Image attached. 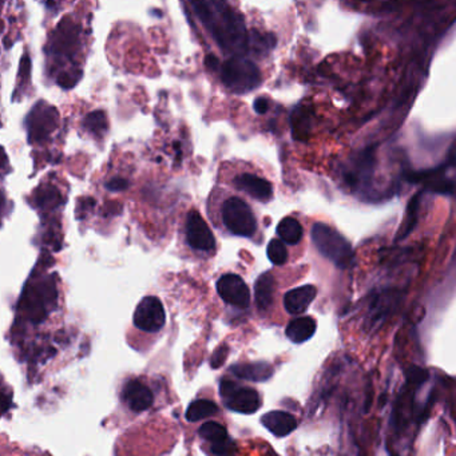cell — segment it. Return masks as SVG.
<instances>
[{"instance_id":"6da1fadb","label":"cell","mask_w":456,"mask_h":456,"mask_svg":"<svg viewBox=\"0 0 456 456\" xmlns=\"http://www.w3.org/2000/svg\"><path fill=\"white\" fill-rule=\"evenodd\" d=\"M196 14L205 27L212 32L214 41L222 51L244 57L249 51V35L247 26L236 11L222 1L191 3Z\"/></svg>"},{"instance_id":"7a4b0ae2","label":"cell","mask_w":456,"mask_h":456,"mask_svg":"<svg viewBox=\"0 0 456 456\" xmlns=\"http://www.w3.org/2000/svg\"><path fill=\"white\" fill-rule=\"evenodd\" d=\"M311 237L316 249L336 267L344 269L349 265L353 257L352 247L344 237L330 228V225L317 222L312 226Z\"/></svg>"},{"instance_id":"3957f363","label":"cell","mask_w":456,"mask_h":456,"mask_svg":"<svg viewBox=\"0 0 456 456\" xmlns=\"http://www.w3.org/2000/svg\"><path fill=\"white\" fill-rule=\"evenodd\" d=\"M222 82L236 94H245L261 83V73L257 64L245 57H232L222 64Z\"/></svg>"},{"instance_id":"277c9868","label":"cell","mask_w":456,"mask_h":456,"mask_svg":"<svg viewBox=\"0 0 456 456\" xmlns=\"http://www.w3.org/2000/svg\"><path fill=\"white\" fill-rule=\"evenodd\" d=\"M222 220L226 229L240 237H252L257 230V221L252 209L238 197H230L222 206Z\"/></svg>"},{"instance_id":"5b68a950","label":"cell","mask_w":456,"mask_h":456,"mask_svg":"<svg viewBox=\"0 0 456 456\" xmlns=\"http://www.w3.org/2000/svg\"><path fill=\"white\" fill-rule=\"evenodd\" d=\"M220 395L225 406L238 413L252 415L261 407V397L256 390L238 385L228 378L221 381Z\"/></svg>"},{"instance_id":"8992f818","label":"cell","mask_w":456,"mask_h":456,"mask_svg":"<svg viewBox=\"0 0 456 456\" xmlns=\"http://www.w3.org/2000/svg\"><path fill=\"white\" fill-rule=\"evenodd\" d=\"M166 314L161 300L147 296L141 300L134 312V325L149 333H157L165 327Z\"/></svg>"},{"instance_id":"52a82bcc","label":"cell","mask_w":456,"mask_h":456,"mask_svg":"<svg viewBox=\"0 0 456 456\" xmlns=\"http://www.w3.org/2000/svg\"><path fill=\"white\" fill-rule=\"evenodd\" d=\"M59 115L58 111L46 103H38L27 118L29 138L31 142H42L47 140L52 131L58 126Z\"/></svg>"},{"instance_id":"ba28073f","label":"cell","mask_w":456,"mask_h":456,"mask_svg":"<svg viewBox=\"0 0 456 456\" xmlns=\"http://www.w3.org/2000/svg\"><path fill=\"white\" fill-rule=\"evenodd\" d=\"M217 292L226 304L247 309L251 304V292L245 281L235 273L223 274L217 281Z\"/></svg>"},{"instance_id":"9c48e42d","label":"cell","mask_w":456,"mask_h":456,"mask_svg":"<svg viewBox=\"0 0 456 456\" xmlns=\"http://www.w3.org/2000/svg\"><path fill=\"white\" fill-rule=\"evenodd\" d=\"M186 240L196 251L210 252L216 248V238L197 210H191L188 214Z\"/></svg>"},{"instance_id":"30bf717a","label":"cell","mask_w":456,"mask_h":456,"mask_svg":"<svg viewBox=\"0 0 456 456\" xmlns=\"http://www.w3.org/2000/svg\"><path fill=\"white\" fill-rule=\"evenodd\" d=\"M122 400L131 411L143 412L153 406L154 395L140 380H130L122 390Z\"/></svg>"},{"instance_id":"8fae6325","label":"cell","mask_w":456,"mask_h":456,"mask_svg":"<svg viewBox=\"0 0 456 456\" xmlns=\"http://www.w3.org/2000/svg\"><path fill=\"white\" fill-rule=\"evenodd\" d=\"M235 186L237 189L249 194L257 201L267 203L273 197L272 184L254 174L244 173L237 175L235 178Z\"/></svg>"},{"instance_id":"7c38bea8","label":"cell","mask_w":456,"mask_h":456,"mask_svg":"<svg viewBox=\"0 0 456 456\" xmlns=\"http://www.w3.org/2000/svg\"><path fill=\"white\" fill-rule=\"evenodd\" d=\"M317 289L314 285H302L285 293L284 308L289 315L304 314L316 299Z\"/></svg>"},{"instance_id":"4fadbf2b","label":"cell","mask_w":456,"mask_h":456,"mask_svg":"<svg viewBox=\"0 0 456 456\" xmlns=\"http://www.w3.org/2000/svg\"><path fill=\"white\" fill-rule=\"evenodd\" d=\"M261 423L277 438L288 436L297 428L296 418L285 411H270L261 418Z\"/></svg>"},{"instance_id":"5bb4252c","label":"cell","mask_w":456,"mask_h":456,"mask_svg":"<svg viewBox=\"0 0 456 456\" xmlns=\"http://www.w3.org/2000/svg\"><path fill=\"white\" fill-rule=\"evenodd\" d=\"M237 378L251 381H265L273 376V368L267 362H244L230 368Z\"/></svg>"},{"instance_id":"9a60e30c","label":"cell","mask_w":456,"mask_h":456,"mask_svg":"<svg viewBox=\"0 0 456 456\" xmlns=\"http://www.w3.org/2000/svg\"><path fill=\"white\" fill-rule=\"evenodd\" d=\"M316 332V321L312 317H297L292 320L286 330V337L295 343V344H301L308 341Z\"/></svg>"},{"instance_id":"2e32d148","label":"cell","mask_w":456,"mask_h":456,"mask_svg":"<svg viewBox=\"0 0 456 456\" xmlns=\"http://www.w3.org/2000/svg\"><path fill=\"white\" fill-rule=\"evenodd\" d=\"M273 293H274V277L272 273L261 274L254 284V296H256V305L257 308L264 312L273 302Z\"/></svg>"},{"instance_id":"e0dca14e","label":"cell","mask_w":456,"mask_h":456,"mask_svg":"<svg viewBox=\"0 0 456 456\" xmlns=\"http://www.w3.org/2000/svg\"><path fill=\"white\" fill-rule=\"evenodd\" d=\"M219 412V406L207 399H198L193 402L186 409V420L191 423L204 420L209 416H213Z\"/></svg>"},{"instance_id":"ac0fdd59","label":"cell","mask_w":456,"mask_h":456,"mask_svg":"<svg viewBox=\"0 0 456 456\" xmlns=\"http://www.w3.org/2000/svg\"><path fill=\"white\" fill-rule=\"evenodd\" d=\"M302 233L301 223L293 217H285L277 226V235L289 245H297L302 238Z\"/></svg>"},{"instance_id":"d6986e66","label":"cell","mask_w":456,"mask_h":456,"mask_svg":"<svg viewBox=\"0 0 456 456\" xmlns=\"http://www.w3.org/2000/svg\"><path fill=\"white\" fill-rule=\"evenodd\" d=\"M198 434L204 441H209L210 446H217L230 439V436L228 435V429L217 422L204 423L200 427Z\"/></svg>"},{"instance_id":"ffe728a7","label":"cell","mask_w":456,"mask_h":456,"mask_svg":"<svg viewBox=\"0 0 456 456\" xmlns=\"http://www.w3.org/2000/svg\"><path fill=\"white\" fill-rule=\"evenodd\" d=\"M274 46L276 36L273 34H263L260 31H252L249 34V50L254 52V55H267Z\"/></svg>"},{"instance_id":"44dd1931","label":"cell","mask_w":456,"mask_h":456,"mask_svg":"<svg viewBox=\"0 0 456 456\" xmlns=\"http://www.w3.org/2000/svg\"><path fill=\"white\" fill-rule=\"evenodd\" d=\"M83 127L95 137H102L108 130V118L103 111H93L86 115Z\"/></svg>"},{"instance_id":"7402d4cb","label":"cell","mask_w":456,"mask_h":456,"mask_svg":"<svg viewBox=\"0 0 456 456\" xmlns=\"http://www.w3.org/2000/svg\"><path fill=\"white\" fill-rule=\"evenodd\" d=\"M36 204L38 206H41L42 209H54L57 207L58 205L62 203V196L61 193L58 191V189H55L54 186H50V185H45L42 186L41 189L36 191Z\"/></svg>"},{"instance_id":"603a6c76","label":"cell","mask_w":456,"mask_h":456,"mask_svg":"<svg viewBox=\"0 0 456 456\" xmlns=\"http://www.w3.org/2000/svg\"><path fill=\"white\" fill-rule=\"evenodd\" d=\"M267 257L272 264L274 265H284L288 261V249L280 240H272L267 245Z\"/></svg>"},{"instance_id":"cb8c5ba5","label":"cell","mask_w":456,"mask_h":456,"mask_svg":"<svg viewBox=\"0 0 456 456\" xmlns=\"http://www.w3.org/2000/svg\"><path fill=\"white\" fill-rule=\"evenodd\" d=\"M308 117L307 112L302 109L297 108L292 114V127H293V137L296 140H302L305 137V131L308 130L307 125Z\"/></svg>"},{"instance_id":"d4e9b609","label":"cell","mask_w":456,"mask_h":456,"mask_svg":"<svg viewBox=\"0 0 456 456\" xmlns=\"http://www.w3.org/2000/svg\"><path fill=\"white\" fill-rule=\"evenodd\" d=\"M418 200H419V196H416L413 200H411L407 217H406V220H404L402 228H400V232L397 233V236H399L397 238H404L412 230V228H413V225L416 222V217H418V204H419Z\"/></svg>"},{"instance_id":"484cf974","label":"cell","mask_w":456,"mask_h":456,"mask_svg":"<svg viewBox=\"0 0 456 456\" xmlns=\"http://www.w3.org/2000/svg\"><path fill=\"white\" fill-rule=\"evenodd\" d=\"M212 454L216 456H232L236 454V441L232 438L217 446H210Z\"/></svg>"},{"instance_id":"4316f807","label":"cell","mask_w":456,"mask_h":456,"mask_svg":"<svg viewBox=\"0 0 456 456\" xmlns=\"http://www.w3.org/2000/svg\"><path fill=\"white\" fill-rule=\"evenodd\" d=\"M128 188V181L121 177L111 178L109 182H106V189L110 191H124Z\"/></svg>"},{"instance_id":"83f0119b","label":"cell","mask_w":456,"mask_h":456,"mask_svg":"<svg viewBox=\"0 0 456 456\" xmlns=\"http://www.w3.org/2000/svg\"><path fill=\"white\" fill-rule=\"evenodd\" d=\"M228 352H229V349H228V346H226L219 348V349L214 352L213 358H212V362H210L212 367H213V368H219V367H221L222 362L226 360Z\"/></svg>"},{"instance_id":"f1b7e54d","label":"cell","mask_w":456,"mask_h":456,"mask_svg":"<svg viewBox=\"0 0 456 456\" xmlns=\"http://www.w3.org/2000/svg\"><path fill=\"white\" fill-rule=\"evenodd\" d=\"M253 108H254V111L260 115L265 114L267 110H269V101L267 98H257L253 103Z\"/></svg>"},{"instance_id":"f546056e","label":"cell","mask_w":456,"mask_h":456,"mask_svg":"<svg viewBox=\"0 0 456 456\" xmlns=\"http://www.w3.org/2000/svg\"><path fill=\"white\" fill-rule=\"evenodd\" d=\"M205 64H206L210 70H217L219 66H220V62H219V59H217L216 57H213V55H207V57L205 58Z\"/></svg>"}]
</instances>
